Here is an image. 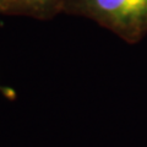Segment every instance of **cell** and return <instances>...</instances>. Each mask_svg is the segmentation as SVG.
I'll return each mask as SVG.
<instances>
[{"label": "cell", "instance_id": "1", "mask_svg": "<svg viewBox=\"0 0 147 147\" xmlns=\"http://www.w3.org/2000/svg\"><path fill=\"white\" fill-rule=\"evenodd\" d=\"M61 12L91 18L131 44L147 34V0H64Z\"/></svg>", "mask_w": 147, "mask_h": 147}, {"label": "cell", "instance_id": "3", "mask_svg": "<svg viewBox=\"0 0 147 147\" xmlns=\"http://www.w3.org/2000/svg\"><path fill=\"white\" fill-rule=\"evenodd\" d=\"M0 92H1L4 96H6V97H12V93H10V91H9L7 88L5 90V88H4V87H1V86H0Z\"/></svg>", "mask_w": 147, "mask_h": 147}, {"label": "cell", "instance_id": "4", "mask_svg": "<svg viewBox=\"0 0 147 147\" xmlns=\"http://www.w3.org/2000/svg\"><path fill=\"white\" fill-rule=\"evenodd\" d=\"M5 3H6V0H0V13H1V11H3V7H4V5H5Z\"/></svg>", "mask_w": 147, "mask_h": 147}, {"label": "cell", "instance_id": "2", "mask_svg": "<svg viewBox=\"0 0 147 147\" xmlns=\"http://www.w3.org/2000/svg\"><path fill=\"white\" fill-rule=\"evenodd\" d=\"M64 0H6L1 13L49 18L61 12Z\"/></svg>", "mask_w": 147, "mask_h": 147}]
</instances>
